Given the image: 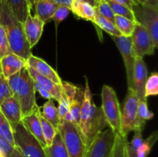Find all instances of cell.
I'll return each instance as SVG.
<instances>
[{"label":"cell","mask_w":158,"mask_h":157,"mask_svg":"<svg viewBox=\"0 0 158 157\" xmlns=\"http://www.w3.org/2000/svg\"><path fill=\"white\" fill-rule=\"evenodd\" d=\"M106 127H108V125L103 110L101 107L96 106L93 101L89 82L86 78L80 121L77 127L86 149Z\"/></svg>","instance_id":"1"},{"label":"cell","mask_w":158,"mask_h":157,"mask_svg":"<svg viewBox=\"0 0 158 157\" xmlns=\"http://www.w3.org/2000/svg\"><path fill=\"white\" fill-rule=\"evenodd\" d=\"M0 25L6 32L12 53L27 60L32 55V49L26 40L23 24L16 19L3 0H0Z\"/></svg>","instance_id":"2"},{"label":"cell","mask_w":158,"mask_h":157,"mask_svg":"<svg viewBox=\"0 0 158 157\" xmlns=\"http://www.w3.org/2000/svg\"><path fill=\"white\" fill-rule=\"evenodd\" d=\"M14 96L18 100L23 117L30 113L37 105L35 82L28 72L27 67L8 78Z\"/></svg>","instance_id":"3"},{"label":"cell","mask_w":158,"mask_h":157,"mask_svg":"<svg viewBox=\"0 0 158 157\" xmlns=\"http://www.w3.org/2000/svg\"><path fill=\"white\" fill-rule=\"evenodd\" d=\"M101 109L108 127L115 134L121 131V109L115 90L108 85H103L101 92Z\"/></svg>","instance_id":"4"},{"label":"cell","mask_w":158,"mask_h":157,"mask_svg":"<svg viewBox=\"0 0 158 157\" xmlns=\"http://www.w3.org/2000/svg\"><path fill=\"white\" fill-rule=\"evenodd\" d=\"M13 138L15 147L23 157H46L44 148L36 138L26 130L22 122L13 129Z\"/></svg>","instance_id":"5"},{"label":"cell","mask_w":158,"mask_h":157,"mask_svg":"<svg viewBox=\"0 0 158 157\" xmlns=\"http://www.w3.org/2000/svg\"><path fill=\"white\" fill-rule=\"evenodd\" d=\"M57 129L63 139L69 156L85 157L86 149L78 128L73 123L64 121L59 125Z\"/></svg>","instance_id":"6"},{"label":"cell","mask_w":158,"mask_h":157,"mask_svg":"<svg viewBox=\"0 0 158 157\" xmlns=\"http://www.w3.org/2000/svg\"><path fill=\"white\" fill-rule=\"evenodd\" d=\"M136 21L141 25L151 35L155 48L158 46V9L146 6L135 4L133 6Z\"/></svg>","instance_id":"7"},{"label":"cell","mask_w":158,"mask_h":157,"mask_svg":"<svg viewBox=\"0 0 158 157\" xmlns=\"http://www.w3.org/2000/svg\"><path fill=\"white\" fill-rule=\"evenodd\" d=\"M139 98L133 89H127L123 107L121 110V131L120 135L127 137L128 134L134 131V123L137 113Z\"/></svg>","instance_id":"8"},{"label":"cell","mask_w":158,"mask_h":157,"mask_svg":"<svg viewBox=\"0 0 158 157\" xmlns=\"http://www.w3.org/2000/svg\"><path fill=\"white\" fill-rule=\"evenodd\" d=\"M117 45L124 62L127 80V89H134V70L136 55L132 47L131 37L111 36Z\"/></svg>","instance_id":"9"},{"label":"cell","mask_w":158,"mask_h":157,"mask_svg":"<svg viewBox=\"0 0 158 157\" xmlns=\"http://www.w3.org/2000/svg\"><path fill=\"white\" fill-rule=\"evenodd\" d=\"M115 133L108 128L100 132L86 148L85 157H111Z\"/></svg>","instance_id":"10"},{"label":"cell","mask_w":158,"mask_h":157,"mask_svg":"<svg viewBox=\"0 0 158 157\" xmlns=\"http://www.w3.org/2000/svg\"><path fill=\"white\" fill-rule=\"evenodd\" d=\"M132 47L136 56L151 55L154 53L155 46L149 32L139 23H137L131 35Z\"/></svg>","instance_id":"11"},{"label":"cell","mask_w":158,"mask_h":157,"mask_svg":"<svg viewBox=\"0 0 158 157\" xmlns=\"http://www.w3.org/2000/svg\"><path fill=\"white\" fill-rule=\"evenodd\" d=\"M45 23L36 15L29 14L23 23V30L26 40L32 49L38 43L43 35Z\"/></svg>","instance_id":"12"},{"label":"cell","mask_w":158,"mask_h":157,"mask_svg":"<svg viewBox=\"0 0 158 157\" xmlns=\"http://www.w3.org/2000/svg\"><path fill=\"white\" fill-rule=\"evenodd\" d=\"M40 112H41V108L36 105L30 113L23 117L21 122L26 130L29 131L35 138L37 139L43 148H46V144L43 135L41 122H40Z\"/></svg>","instance_id":"13"},{"label":"cell","mask_w":158,"mask_h":157,"mask_svg":"<svg viewBox=\"0 0 158 157\" xmlns=\"http://www.w3.org/2000/svg\"><path fill=\"white\" fill-rule=\"evenodd\" d=\"M0 111L9 122L12 130L19 123H21L23 119L21 108L18 100L14 95L0 105Z\"/></svg>","instance_id":"14"},{"label":"cell","mask_w":158,"mask_h":157,"mask_svg":"<svg viewBox=\"0 0 158 157\" xmlns=\"http://www.w3.org/2000/svg\"><path fill=\"white\" fill-rule=\"evenodd\" d=\"M148 70L143 58L136 56L134 70V90L137 93L139 100L144 99V87L148 78Z\"/></svg>","instance_id":"15"},{"label":"cell","mask_w":158,"mask_h":157,"mask_svg":"<svg viewBox=\"0 0 158 157\" xmlns=\"http://www.w3.org/2000/svg\"><path fill=\"white\" fill-rule=\"evenodd\" d=\"M26 61H27V66L34 69L39 74L46 78H49L56 84H61L62 79L56 71L53 69V68L51 67L43 58L35 56L32 54Z\"/></svg>","instance_id":"16"},{"label":"cell","mask_w":158,"mask_h":157,"mask_svg":"<svg viewBox=\"0 0 158 157\" xmlns=\"http://www.w3.org/2000/svg\"><path fill=\"white\" fill-rule=\"evenodd\" d=\"M27 66V61L14 53L0 58V72L6 78L15 75Z\"/></svg>","instance_id":"17"},{"label":"cell","mask_w":158,"mask_h":157,"mask_svg":"<svg viewBox=\"0 0 158 157\" xmlns=\"http://www.w3.org/2000/svg\"><path fill=\"white\" fill-rule=\"evenodd\" d=\"M26 67H27L28 72H29L34 82L40 85L44 89H46L50 94L52 99L57 102L60 101V97H61V86L56 84L49 78L41 75L29 66H26Z\"/></svg>","instance_id":"18"},{"label":"cell","mask_w":158,"mask_h":157,"mask_svg":"<svg viewBox=\"0 0 158 157\" xmlns=\"http://www.w3.org/2000/svg\"><path fill=\"white\" fill-rule=\"evenodd\" d=\"M70 12L77 18L95 22V8L83 0H73L70 6Z\"/></svg>","instance_id":"19"},{"label":"cell","mask_w":158,"mask_h":157,"mask_svg":"<svg viewBox=\"0 0 158 157\" xmlns=\"http://www.w3.org/2000/svg\"><path fill=\"white\" fill-rule=\"evenodd\" d=\"M12 12L14 16L23 24L31 13L30 6L28 0H3Z\"/></svg>","instance_id":"20"},{"label":"cell","mask_w":158,"mask_h":157,"mask_svg":"<svg viewBox=\"0 0 158 157\" xmlns=\"http://www.w3.org/2000/svg\"><path fill=\"white\" fill-rule=\"evenodd\" d=\"M57 6L58 5L52 0H39L34 7L35 15L46 24L49 20L52 19Z\"/></svg>","instance_id":"21"},{"label":"cell","mask_w":158,"mask_h":157,"mask_svg":"<svg viewBox=\"0 0 158 157\" xmlns=\"http://www.w3.org/2000/svg\"><path fill=\"white\" fill-rule=\"evenodd\" d=\"M154 114L151 112L148 108V101L147 99L139 100L138 106H137V118H136L135 123L134 126V132L138 131V132H143L144 129L146 121L151 119L154 118Z\"/></svg>","instance_id":"22"},{"label":"cell","mask_w":158,"mask_h":157,"mask_svg":"<svg viewBox=\"0 0 158 157\" xmlns=\"http://www.w3.org/2000/svg\"><path fill=\"white\" fill-rule=\"evenodd\" d=\"M44 151L46 157H69L59 132L54 137L52 145L49 147L44 148Z\"/></svg>","instance_id":"23"},{"label":"cell","mask_w":158,"mask_h":157,"mask_svg":"<svg viewBox=\"0 0 158 157\" xmlns=\"http://www.w3.org/2000/svg\"><path fill=\"white\" fill-rule=\"evenodd\" d=\"M42 116L51 123L55 128L58 129L60 125V117H59L57 108L53 103V99H48L42 107V112H40Z\"/></svg>","instance_id":"24"},{"label":"cell","mask_w":158,"mask_h":157,"mask_svg":"<svg viewBox=\"0 0 158 157\" xmlns=\"http://www.w3.org/2000/svg\"><path fill=\"white\" fill-rule=\"evenodd\" d=\"M96 13H95V22L94 25L97 26L98 29H100L102 31H104L106 33L109 34L110 36H121V33L119 32L117 29V26L112 22L111 21L108 20L107 18H104L102 16L97 9H95Z\"/></svg>","instance_id":"25"},{"label":"cell","mask_w":158,"mask_h":157,"mask_svg":"<svg viewBox=\"0 0 158 157\" xmlns=\"http://www.w3.org/2000/svg\"><path fill=\"white\" fill-rule=\"evenodd\" d=\"M83 90L81 89H79L77 92V95L70 103L69 105V114L72 117V123L75 125L77 127H78L79 121H80V111H81L82 103H83Z\"/></svg>","instance_id":"26"},{"label":"cell","mask_w":158,"mask_h":157,"mask_svg":"<svg viewBox=\"0 0 158 157\" xmlns=\"http://www.w3.org/2000/svg\"><path fill=\"white\" fill-rule=\"evenodd\" d=\"M137 23L136 22L131 21L125 17L115 15L114 24L116 25L119 32L121 33L122 36L131 37Z\"/></svg>","instance_id":"27"},{"label":"cell","mask_w":158,"mask_h":157,"mask_svg":"<svg viewBox=\"0 0 158 157\" xmlns=\"http://www.w3.org/2000/svg\"><path fill=\"white\" fill-rule=\"evenodd\" d=\"M40 122H41L42 131H43V135L46 142V147H49L52 145V140L58 132V129L54 127L49 122L45 119L42 116L41 114H40Z\"/></svg>","instance_id":"28"},{"label":"cell","mask_w":158,"mask_h":157,"mask_svg":"<svg viewBox=\"0 0 158 157\" xmlns=\"http://www.w3.org/2000/svg\"><path fill=\"white\" fill-rule=\"evenodd\" d=\"M157 137L158 133L157 131H155L146 139L143 140V143H142L141 146L136 151L137 157H148L151 152V149H152L153 146L157 141Z\"/></svg>","instance_id":"29"},{"label":"cell","mask_w":158,"mask_h":157,"mask_svg":"<svg viewBox=\"0 0 158 157\" xmlns=\"http://www.w3.org/2000/svg\"><path fill=\"white\" fill-rule=\"evenodd\" d=\"M106 2L109 4V6H110L111 9H112L113 12H114V13L115 15L125 17V18L131 20V21H134L137 22L135 16H134V13L132 9L123 6V5L116 3L114 2L110 1V0H106Z\"/></svg>","instance_id":"30"},{"label":"cell","mask_w":158,"mask_h":157,"mask_svg":"<svg viewBox=\"0 0 158 157\" xmlns=\"http://www.w3.org/2000/svg\"><path fill=\"white\" fill-rule=\"evenodd\" d=\"M158 94V73L154 72L147 78L144 87V98L148 99L151 95Z\"/></svg>","instance_id":"31"},{"label":"cell","mask_w":158,"mask_h":157,"mask_svg":"<svg viewBox=\"0 0 158 157\" xmlns=\"http://www.w3.org/2000/svg\"><path fill=\"white\" fill-rule=\"evenodd\" d=\"M127 142V137H124L120 134H115L111 157H124L125 148Z\"/></svg>","instance_id":"32"},{"label":"cell","mask_w":158,"mask_h":157,"mask_svg":"<svg viewBox=\"0 0 158 157\" xmlns=\"http://www.w3.org/2000/svg\"><path fill=\"white\" fill-rule=\"evenodd\" d=\"M0 135H2L4 139H6L12 146H15L13 138V130H12L10 124L7 121L6 117L2 113L1 111H0Z\"/></svg>","instance_id":"33"},{"label":"cell","mask_w":158,"mask_h":157,"mask_svg":"<svg viewBox=\"0 0 158 157\" xmlns=\"http://www.w3.org/2000/svg\"><path fill=\"white\" fill-rule=\"evenodd\" d=\"M13 95L8 78L5 77L0 72V105Z\"/></svg>","instance_id":"34"},{"label":"cell","mask_w":158,"mask_h":157,"mask_svg":"<svg viewBox=\"0 0 158 157\" xmlns=\"http://www.w3.org/2000/svg\"><path fill=\"white\" fill-rule=\"evenodd\" d=\"M95 9H97V12L102 16L107 18L108 20L114 23V21H115V14L114 13V12L111 9L110 6H109L106 0H100Z\"/></svg>","instance_id":"35"},{"label":"cell","mask_w":158,"mask_h":157,"mask_svg":"<svg viewBox=\"0 0 158 157\" xmlns=\"http://www.w3.org/2000/svg\"><path fill=\"white\" fill-rule=\"evenodd\" d=\"M12 53L7 35L2 26L0 25V58Z\"/></svg>","instance_id":"36"},{"label":"cell","mask_w":158,"mask_h":157,"mask_svg":"<svg viewBox=\"0 0 158 157\" xmlns=\"http://www.w3.org/2000/svg\"><path fill=\"white\" fill-rule=\"evenodd\" d=\"M69 12H70V9L68 7L64 6H58L56 9L55 12H54L53 15L52 17V19L53 20L54 23H55L56 28L58 27L59 24L61 23L66 17L69 15Z\"/></svg>","instance_id":"37"},{"label":"cell","mask_w":158,"mask_h":157,"mask_svg":"<svg viewBox=\"0 0 158 157\" xmlns=\"http://www.w3.org/2000/svg\"><path fill=\"white\" fill-rule=\"evenodd\" d=\"M14 148L15 146H12L6 139L0 135V152L3 154L5 157H7L8 155H10L13 151Z\"/></svg>","instance_id":"38"},{"label":"cell","mask_w":158,"mask_h":157,"mask_svg":"<svg viewBox=\"0 0 158 157\" xmlns=\"http://www.w3.org/2000/svg\"><path fill=\"white\" fill-rule=\"evenodd\" d=\"M143 140L144 139H143V136H142V132H138V131H135L134 132V135L132 139V141L130 143V145L132 147V149L136 152L137 150V149L143 143Z\"/></svg>","instance_id":"39"},{"label":"cell","mask_w":158,"mask_h":157,"mask_svg":"<svg viewBox=\"0 0 158 157\" xmlns=\"http://www.w3.org/2000/svg\"><path fill=\"white\" fill-rule=\"evenodd\" d=\"M35 92H38L39 93H40V95H41L43 98L46 99L47 100L51 99H52L51 95L47 92V91L46 90V89H44L43 87H41L40 85L37 84V83H35Z\"/></svg>","instance_id":"40"},{"label":"cell","mask_w":158,"mask_h":157,"mask_svg":"<svg viewBox=\"0 0 158 157\" xmlns=\"http://www.w3.org/2000/svg\"><path fill=\"white\" fill-rule=\"evenodd\" d=\"M110 1H112L116 3L123 5V6H127V7L130 8V9H133V6L136 4V3L134 2V0H110Z\"/></svg>","instance_id":"41"},{"label":"cell","mask_w":158,"mask_h":157,"mask_svg":"<svg viewBox=\"0 0 158 157\" xmlns=\"http://www.w3.org/2000/svg\"><path fill=\"white\" fill-rule=\"evenodd\" d=\"M124 157H137L136 152L132 149V147H131L128 142L126 145V148H125Z\"/></svg>","instance_id":"42"},{"label":"cell","mask_w":158,"mask_h":157,"mask_svg":"<svg viewBox=\"0 0 158 157\" xmlns=\"http://www.w3.org/2000/svg\"><path fill=\"white\" fill-rule=\"evenodd\" d=\"M140 3L158 9V0H140Z\"/></svg>","instance_id":"43"},{"label":"cell","mask_w":158,"mask_h":157,"mask_svg":"<svg viewBox=\"0 0 158 157\" xmlns=\"http://www.w3.org/2000/svg\"><path fill=\"white\" fill-rule=\"evenodd\" d=\"M55 3H56L58 6H64L69 8L70 9L71 3H72L73 0H52Z\"/></svg>","instance_id":"44"},{"label":"cell","mask_w":158,"mask_h":157,"mask_svg":"<svg viewBox=\"0 0 158 157\" xmlns=\"http://www.w3.org/2000/svg\"><path fill=\"white\" fill-rule=\"evenodd\" d=\"M7 157H23V156L21 154V152H19V150L16 147H15L14 148L13 151L12 152V153H11L10 155H8Z\"/></svg>","instance_id":"45"},{"label":"cell","mask_w":158,"mask_h":157,"mask_svg":"<svg viewBox=\"0 0 158 157\" xmlns=\"http://www.w3.org/2000/svg\"><path fill=\"white\" fill-rule=\"evenodd\" d=\"M83 1L86 2H87V3H89V4L91 5L93 7L96 8V7H97V4H98V2H99V1H100V0H83Z\"/></svg>","instance_id":"46"},{"label":"cell","mask_w":158,"mask_h":157,"mask_svg":"<svg viewBox=\"0 0 158 157\" xmlns=\"http://www.w3.org/2000/svg\"><path fill=\"white\" fill-rule=\"evenodd\" d=\"M38 1H39V0H28V2H29V6H30L31 10H32V9H33V10H34V7H35V3H36Z\"/></svg>","instance_id":"47"},{"label":"cell","mask_w":158,"mask_h":157,"mask_svg":"<svg viewBox=\"0 0 158 157\" xmlns=\"http://www.w3.org/2000/svg\"><path fill=\"white\" fill-rule=\"evenodd\" d=\"M134 2L136 3V4H138V3H140V0H134Z\"/></svg>","instance_id":"48"},{"label":"cell","mask_w":158,"mask_h":157,"mask_svg":"<svg viewBox=\"0 0 158 157\" xmlns=\"http://www.w3.org/2000/svg\"><path fill=\"white\" fill-rule=\"evenodd\" d=\"M0 157H5V156H4V155H3V154H2V152H0Z\"/></svg>","instance_id":"49"}]
</instances>
